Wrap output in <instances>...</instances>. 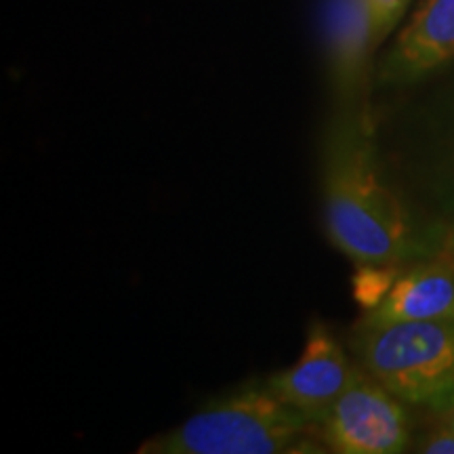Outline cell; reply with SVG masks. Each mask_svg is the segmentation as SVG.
<instances>
[{"instance_id":"obj_2","label":"cell","mask_w":454,"mask_h":454,"mask_svg":"<svg viewBox=\"0 0 454 454\" xmlns=\"http://www.w3.org/2000/svg\"><path fill=\"white\" fill-rule=\"evenodd\" d=\"M303 414L268 385H244L208 402L177 427L145 440L139 454H299L325 452L308 438Z\"/></svg>"},{"instance_id":"obj_10","label":"cell","mask_w":454,"mask_h":454,"mask_svg":"<svg viewBox=\"0 0 454 454\" xmlns=\"http://www.w3.org/2000/svg\"><path fill=\"white\" fill-rule=\"evenodd\" d=\"M368 7H371L372 20H374V30H377V41L381 43L387 34L394 30L404 9L408 7L411 0H366Z\"/></svg>"},{"instance_id":"obj_5","label":"cell","mask_w":454,"mask_h":454,"mask_svg":"<svg viewBox=\"0 0 454 454\" xmlns=\"http://www.w3.org/2000/svg\"><path fill=\"white\" fill-rule=\"evenodd\" d=\"M360 374L362 368L351 364L334 334L322 322H314L299 360L271 374L265 385L314 427L317 419Z\"/></svg>"},{"instance_id":"obj_9","label":"cell","mask_w":454,"mask_h":454,"mask_svg":"<svg viewBox=\"0 0 454 454\" xmlns=\"http://www.w3.org/2000/svg\"><path fill=\"white\" fill-rule=\"evenodd\" d=\"M397 280L395 265H360L356 274V299L366 311L377 308Z\"/></svg>"},{"instance_id":"obj_8","label":"cell","mask_w":454,"mask_h":454,"mask_svg":"<svg viewBox=\"0 0 454 454\" xmlns=\"http://www.w3.org/2000/svg\"><path fill=\"white\" fill-rule=\"evenodd\" d=\"M395 322H454V265H419L406 271L381 303L366 311L360 326Z\"/></svg>"},{"instance_id":"obj_12","label":"cell","mask_w":454,"mask_h":454,"mask_svg":"<svg viewBox=\"0 0 454 454\" xmlns=\"http://www.w3.org/2000/svg\"><path fill=\"white\" fill-rule=\"evenodd\" d=\"M444 414H446V421H444V425H446V427H450V429L454 431V404H452L450 408H448V411H446Z\"/></svg>"},{"instance_id":"obj_13","label":"cell","mask_w":454,"mask_h":454,"mask_svg":"<svg viewBox=\"0 0 454 454\" xmlns=\"http://www.w3.org/2000/svg\"><path fill=\"white\" fill-rule=\"evenodd\" d=\"M450 263H452V265H454V251H452V261H450Z\"/></svg>"},{"instance_id":"obj_7","label":"cell","mask_w":454,"mask_h":454,"mask_svg":"<svg viewBox=\"0 0 454 454\" xmlns=\"http://www.w3.org/2000/svg\"><path fill=\"white\" fill-rule=\"evenodd\" d=\"M454 61V0H423L397 34L385 57L381 76L412 82Z\"/></svg>"},{"instance_id":"obj_3","label":"cell","mask_w":454,"mask_h":454,"mask_svg":"<svg viewBox=\"0 0 454 454\" xmlns=\"http://www.w3.org/2000/svg\"><path fill=\"white\" fill-rule=\"evenodd\" d=\"M364 372L402 402L446 412L454 404V322L357 326Z\"/></svg>"},{"instance_id":"obj_11","label":"cell","mask_w":454,"mask_h":454,"mask_svg":"<svg viewBox=\"0 0 454 454\" xmlns=\"http://www.w3.org/2000/svg\"><path fill=\"white\" fill-rule=\"evenodd\" d=\"M419 450L427 454H454V431L446 425L435 431V434L427 435L419 446Z\"/></svg>"},{"instance_id":"obj_6","label":"cell","mask_w":454,"mask_h":454,"mask_svg":"<svg viewBox=\"0 0 454 454\" xmlns=\"http://www.w3.org/2000/svg\"><path fill=\"white\" fill-rule=\"evenodd\" d=\"M322 43L337 110H360L368 59L379 44L366 0H325Z\"/></svg>"},{"instance_id":"obj_4","label":"cell","mask_w":454,"mask_h":454,"mask_svg":"<svg viewBox=\"0 0 454 454\" xmlns=\"http://www.w3.org/2000/svg\"><path fill=\"white\" fill-rule=\"evenodd\" d=\"M337 454H395L408 446V417L400 397L362 371L314 425Z\"/></svg>"},{"instance_id":"obj_1","label":"cell","mask_w":454,"mask_h":454,"mask_svg":"<svg viewBox=\"0 0 454 454\" xmlns=\"http://www.w3.org/2000/svg\"><path fill=\"white\" fill-rule=\"evenodd\" d=\"M326 234L357 265H397L417 253L414 227L379 175L360 110H337L322 144Z\"/></svg>"}]
</instances>
